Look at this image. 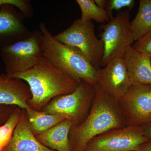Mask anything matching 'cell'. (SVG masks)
<instances>
[{"instance_id": "6da1fadb", "label": "cell", "mask_w": 151, "mask_h": 151, "mask_svg": "<svg viewBox=\"0 0 151 151\" xmlns=\"http://www.w3.org/2000/svg\"><path fill=\"white\" fill-rule=\"evenodd\" d=\"M10 76L27 83L32 94L27 103L28 106L39 111L53 98L72 93L79 82L55 67L43 56L31 69Z\"/></svg>"}, {"instance_id": "7a4b0ae2", "label": "cell", "mask_w": 151, "mask_h": 151, "mask_svg": "<svg viewBox=\"0 0 151 151\" xmlns=\"http://www.w3.org/2000/svg\"><path fill=\"white\" fill-rule=\"evenodd\" d=\"M95 87V97L89 115L82 124L70 128V151L84 150L92 138L109 130L127 126L118 102L97 85Z\"/></svg>"}, {"instance_id": "3957f363", "label": "cell", "mask_w": 151, "mask_h": 151, "mask_svg": "<svg viewBox=\"0 0 151 151\" xmlns=\"http://www.w3.org/2000/svg\"><path fill=\"white\" fill-rule=\"evenodd\" d=\"M39 30L42 35L44 57L78 82L83 80L96 85L98 70L80 51L55 39L44 23L40 24Z\"/></svg>"}, {"instance_id": "277c9868", "label": "cell", "mask_w": 151, "mask_h": 151, "mask_svg": "<svg viewBox=\"0 0 151 151\" xmlns=\"http://www.w3.org/2000/svg\"><path fill=\"white\" fill-rule=\"evenodd\" d=\"M95 93V86L81 80L73 92L53 98L41 111L62 115L71 121L72 126H79L89 115Z\"/></svg>"}, {"instance_id": "5b68a950", "label": "cell", "mask_w": 151, "mask_h": 151, "mask_svg": "<svg viewBox=\"0 0 151 151\" xmlns=\"http://www.w3.org/2000/svg\"><path fill=\"white\" fill-rule=\"evenodd\" d=\"M33 16L29 0H0V48L24 39L32 32L24 22Z\"/></svg>"}, {"instance_id": "8992f818", "label": "cell", "mask_w": 151, "mask_h": 151, "mask_svg": "<svg viewBox=\"0 0 151 151\" xmlns=\"http://www.w3.org/2000/svg\"><path fill=\"white\" fill-rule=\"evenodd\" d=\"M0 54L9 76L31 69L43 56L41 32L35 30L24 39L0 48Z\"/></svg>"}, {"instance_id": "52a82bcc", "label": "cell", "mask_w": 151, "mask_h": 151, "mask_svg": "<svg viewBox=\"0 0 151 151\" xmlns=\"http://www.w3.org/2000/svg\"><path fill=\"white\" fill-rule=\"evenodd\" d=\"M94 29L92 21L77 19L54 37L60 42L77 49L98 70L104 54V45L102 40L97 38Z\"/></svg>"}, {"instance_id": "ba28073f", "label": "cell", "mask_w": 151, "mask_h": 151, "mask_svg": "<svg viewBox=\"0 0 151 151\" xmlns=\"http://www.w3.org/2000/svg\"><path fill=\"white\" fill-rule=\"evenodd\" d=\"M129 10L120 11L106 24L102 26L100 39L104 45L101 66H105L111 60L123 58L135 41L131 27Z\"/></svg>"}, {"instance_id": "9c48e42d", "label": "cell", "mask_w": 151, "mask_h": 151, "mask_svg": "<svg viewBox=\"0 0 151 151\" xmlns=\"http://www.w3.org/2000/svg\"><path fill=\"white\" fill-rule=\"evenodd\" d=\"M150 141L142 127L126 126L107 131L86 144L85 151H134L138 146Z\"/></svg>"}, {"instance_id": "30bf717a", "label": "cell", "mask_w": 151, "mask_h": 151, "mask_svg": "<svg viewBox=\"0 0 151 151\" xmlns=\"http://www.w3.org/2000/svg\"><path fill=\"white\" fill-rule=\"evenodd\" d=\"M118 102L127 126L142 127L151 121V85L132 84Z\"/></svg>"}, {"instance_id": "8fae6325", "label": "cell", "mask_w": 151, "mask_h": 151, "mask_svg": "<svg viewBox=\"0 0 151 151\" xmlns=\"http://www.w3.org/2000/svg\"><path fill=\"white\" fill-rule=\"evenodd\" d=\"M96 85L117 102L121 100L132 85L124 58H113L103 68H100Z\"/></svg>"}, {"instance_id": "7c38bea8", "label": "cell", "mask_w": 151, "mask_h": 151, "mask_svg": "<svg viewBox=\"0 0 151 151\" xmlns=\"http://www.w3.org/2000/svg\"><path fill=\"white\" fill-rule=\"evenodd\" d=\"M1 151H55L46 147L38 140L30 128L25 110L22 109L20 120Z\"/></svg>"}, {"instance_id": "4fadbf2b", "label": "cell", "mask_w": 151, "mask_h": 151, "mask_svg": "<svg viewBox=\"0 0 151 151\" xmlns=\"http://www.w3.org/2000/svg\"><path fill=\"white\" fill-rule=\"evenodd\" d=\"M32 97L27 83L21 79L0 74V105H13L22 109L29 108L28 100Z\"/></svg>"}, {"instance_id": "5bb4252c", "label": "cell", "mask_w": 151, "mask_h": 151, "mask_svg": "<svg viewBox=\"0 0 151 151\" xmlns=\"http://www.w3.org/2000/svg\"><path fill=\"white\" fill-rule=\"evenodd\" d=\"M132 84L151 85V58L130 47L124 57Z\"/></svg>"}, {"instance_id": "9a60e30c", "label": "cell", "mask_w": 151, "mask_h": 151, "mask_svg": "<svg viewBox=\"0 0 151 151\" xmlns=\"http://www.w3.org/2000/svg\"><path fill=\"white\" fill-rule=\"evenodd\" d=\"M72 124L65 119L46 132L36 136L46 147L55 151H70L69 134Z\"/></svg>"}, {"instance_id": "2e32d148", "label": "cell", "mask_w": 151, "mask_h": 151, "mask_svg": "<svg viewBox=\"0 0 151 151\" xmlns=\"http://www.w3.org/2000/svg\"><path fill=\"white\" fill-rule=\"evenodd\" d=\"M25 110L30 128L35 136L46 132L66 119L64 116L58 114H49L29 108Z\"/></svg>"}, {"instance_id": "e0dca14e", "label": "cell", "mask_w": 151, "mask_h": 151, "mask_svg": "<svg viewBox=\"0 0 151 151\" xmlns=\"http://www.w3.org/2000/svg\"><path fill=\"white\" fill-rule=\"evenodd\" d=\"M135 41L151 31V0H140L137 13L131 22Z\"/></svg>"}, {"instance_id": "ac0fdd59", "label": "cell", "mask_w": 151, "mask_h": 151, "mask_svg": "<svg viewBox=\"0 0 151 151\" xmlns=\"http://www.w3.org/2000/svg\"><path fill=\"white\" fill-rule=\"evenodd\" d=\"M81 11V19L83 21L94 20L104 24L111 20V18L105 9L97 5L94 0H76Z\"/></svg>"}, {"instance_id": "d6986e66", "label": "cell", "mask_w": 151, "mask_h": 151, "mask_svg": "<svg viewBox=\"0 0 151 151\" xmlns=\"http://www.w3.org/2000/svg\"><path fill=\"white\" fill-rule=\"evenodd\" d=\"M135 4L134 0H108L106 10L111 19L113 17V11H120L125 8L130 11L134 7Z\"/></svg>"}, {"instance_id": "ffe728a7", "label": "cell", "mask_w": 151, "mask_h": 151, "mask_svg": "<svg viewBox=\"0 0 151 151\" xmlns=\"http://www.w3.org/2000/svg\"><path fill=\"white\" fill-rule=\"evenodd\" d=\"M132 47L151 58V31L133 44Z\"/></svg>"}, {"instance_id": "44dd1931", "label": "cell", "mask_w": 151, "mask_h": 151, "mask_svg": "<svg viewBox=\"0 0 151 151\" xmlns=\"http://www.w3.org/2000/svg\"><path fill=\"white\" fill-rule=\"evenodd\" d=\"M17 106L13 105H0V127L7 122Z\"/></svg>"}, {"instance_id": "7402d4cb", "label": "cell", "mask_w": 151, "mask_h": 151, "mask_svg": "<svg viewBox=\"0 0 151 151\" xmlns=\"http://www.w3.org/2000/svg\"><path fill=\"white\" fill-rule=\"evenodd\" d=\"M134 151H151V140L138 146Z\"/></svg>"}, {"instance_id": "603a6c76", "label": "cell", "mask_w": 151, "mask_h": 151, "mask_svg": "<svg viewBox=\"0 0 151 151\" xmlns=\"http://www.w3.org/2000/svg\"><path fill=\"white\" fill-rule=\"evenodd\" d=\"M142 127L144 135L151 140V121Z\"/></svg>"}, {"instance_id": "cb8c5ba5", "label": "cell", "mask_w": 151, "mask_h": 151, "mask_svg": "<svg viewBox=\"0 0 151 151\" xmlns=\"http://www.w3.org/2000/svg\"><path fill=\"white\" fill-rule=\"evenodd\" d=\"M97 5L100 8L106 10L108 0H94Z\"/></svg>"}, {"instance_id": "d4e9b609", "label": "cell", "mask_w": 151, "mask_h": 151, "mask_svg": "<svg viewBox=\"0 0 151 151\" xmlns=\"http://www.w3.org/2000/svg\"><path fill=\"white\" fill-rule=\"evenodd\" d=\"M85 151V150H83V151Z\"/></svg>"}, {"instance_id": "484cf974", "label": "cell", "mask_w": 151, "mask_h": 151, "mask_svg": "<svg viewBox=\"0 0 151 151\" xmlns=\"http://www.w3.org/2000/svg\"></svg>"}]
</instances>
